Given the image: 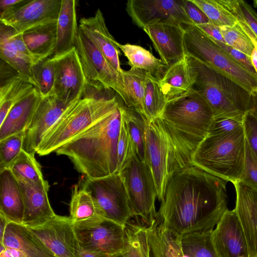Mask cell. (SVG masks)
<instances>
[{"label":"cell","mask_w":257,"mask_h":257,"mask_svg":"<svg viewBox=\"0 0 257 257\" xmlns=\"http://www.w3.org/2000/svg\"><path fill=\"white\" fill-rule=\"evenodd\" d=\"M253 257H257V255H256V256H253Z\"/></svg>","instance_id":"cell-57"},{"label":"cell","mask_w":257,"mask_h":257,"mask_svg":"<svg viewBox=\"0 0 257 257\" xmlns=\"http://www.w3.org/2000/svg\"><path fill=\"white\" fill-rule=\"evenodd\" d=\"M52 57L55 73L52 95L69 105L82 97L88 85L78 54L74 47Z\"/></svg>","instance_id":"cell-12"},{"label":"cell","mask_w":257,"mask_h":257,"mask_svg":"<svg viewBox=\"0 0 257 257\" xmlns=\"http://www.w3.org/2000/svg\"><path fill=\"white\" fill-rule=\"evenodd\" d=\"M244 114L213 118L208 135L226 134L243 126Z\"/></svg>","instance_id":"cell-43"},{"label":"cell","mask_w":257,"mask_h":257,"mask_svg":"<svg viewBox=\"0 0 257 257\" xmlns=\"http://www.w3.org/2000/svg\"><path fill=\"white\" fill-rule=\"evenodd\" d=\"M69 211V217L73 222L99 216L91 195L78 185H74L72 187Z\"/></svg>","instance_id":"cell-35"},{"label":"cell","mask_w":257,"mask_h":257,"mask_svg":"<svg viewBox=\"0 0 257 257\" xmlns=\"http://www.w3.org/2000/svg\"><path fill=\"white\" fill-rule=\"evenodd\" d=\"M211 237L218 257H249L244 231L234 210L224 212Z\"/></svg>","instance_id":"cell-15"},{"label":"cell","mask_w":257,"mask_h":257,"mask_svg":"<svg viewBox=\"0 0 257 257\" xmlns=\"http://www.w3.org/2000/svg\"><path fill=\"white\" fill-rule=\"evenodd\" d=\"M23 194L24 216L23 224L29 227L41 225L56 214L51 207L48 192V182L38 183L17 179Z\"/></svg>","instance_id":"cell-18"},{"label":"cell","mask_w":257,"mask_h":257,"mask_svg":"<svg viewBox=\"0 0 257 257\" xmlns=\"http://www.w3.org/2000/svg\"><path fill=\"white\" fill-rule=\"evenodd\" d=\"M243 127L246 140L257 156V118L249 111L244 114Z\"/></svg>","instance_id":"cell-45"},{"label":"cell","mask_w":257,"mask_h":257,"mask_svg":"<svg viewBox=\"0 0 257 257\" xmlns=\"http://www.w3.org/2000/svg\"><path fill=\"white\" fill-rule=\"evenodd\" d=\"M189 57L196 71L193 88L208 103L213 118L238 116L250 110L251 93L198 60Z\"/></svg>","instance_id":"cell-5"},{"label":"cell","mask_w":257,"mask_h":257,"mask_svg":"<svg viewBox=\"0 0 257 257\" xmlns=\"http://www.w3.org/2000/svg\"><path fill=\"white\" fill-rule=\"evenodd\" d=\"M196 26L212 40L225 43L221 33L219 27L211 23H207Z\"/></svg>","instance_id":"cell-48"},{"label":"cell","mask_w":257,"mask_h":257,"mask_svg":"<svg viewBox=\"0 0 257 257\" xmlns=\"http://www.w3.org/2000/svg\"><path fill=\"white\" fill-rule=\"evenodd\" d=\"M226 182L190 165L170 179L157 220L181 236L213 230L228 209Z\"/></svg>","instance_id":"cell-1"},{"label":"cell","mask_w":257,"mask_h":257,"mask_svg":"<svg viewBox=\"0 0 257 257\" xmlns=\"http://www.w3.org/2000/svg\"><path fill=\"white\" fill-rule=\"evenodd\" d=\"M79 29L122 77L120 49L106 27L101 11L98 9L93 16L80 19Z\"/></svg>","instance_id":"cell-19"},{"label":"cell","mask_w":257,"mask_h":257,"mask_svg":"<svg viewBox=\"0 0 257 257\" xmlns=\"http://www.w3.org/2000/svg\"><path fill=\"white\" fill-rule=\"evenodd\" d=\"M239 23L254 45V48L250 56V58L257 74V37L245 23L241 21H239Z\"/></svg>","instance_id":"cell-49"},{"label":"cell","mask_w":257,"mask_h":257,"mask_svg":"<svg viewBox=\"0 0 257 257\" xmlns=\"http://www.w3.org/2000/svg\"><path fill=\"white\" fill-rule=\"evenodd\" d=\"M76 2L75 0H62L57 21V41L53 56L63 54L75 47L79 32Z\"/></svg>","instance_id":"cell-25"},{"label":"cell","mask_w":257,"mask_h":257,"mask_svg":"<svg viewBox=\"0 0 257 257\" xmlns=\"http://www.w3.org/2000/svg\"><path fill=\"white\" fill-rule=\"evenodd\" d=\"M9 222L8 220L4 215L0 214V243L3 242L4 233Z\"/></svg>","instance_id":"cell-52"},{"label":"cell","mask_w":257,"mask_h":257,"mask_svg":"<svg viewBox=\"0 0 257 257\" xmlns=\"http://www.w3.org/2000/svg\"><path fill=\"white\" fill-rule=\"evenodd\" d=\"M212 231H196L180 236L184 256L218 257L212 241Z\"/></svg>","instance_id":"cell-32"},{"label":"cell","mask_w":257,"mask_h":257,"mask_svg":"<svg viewBox=\"0 0 257 257\" xmlns=\"http://www.w3.org/2000/svg\"><path fill=\"white\" fill-rule=\"evenodd\" d=\"M29 228L56 256H75L79 245L69 217L55 214L44 224Z\"/></svg>","instance_id":"cell-14"},{"label":"cell","mask_w":257,"mask_h":257,"mask_svg":"<svg viewBox=\"0 0 257 257\" xmlns=\"http://www.w3.org/2000/svg\"><path fill=\"white\" fill-rule=\"evenodd\" d=\"M69 105L53 95L43 97L25 131L23 150L35 155L44 134L58 120Z\"/></svg>","instance_id":"cell-16"},{"label":"cell","mask_w":257,"mask_h":257,"mask_svg":"<svg viewBox=\"0 0 257 257\" xmlns=\"http://www.w3.org/2000/svg\"><path fill=\"white\" fill-rule=\"evenodd\" d=\"M32 84L43 97L52 95L55 73L52 57L40 60L32 69Z\"/></svg>","instance_id":"cell-37"},{"label":"cell","mask_w":257,"mask_h":257,"mask_svg":"<svg viewBox=\"0 0 257 257\" xmlns=\"http://www.w3.org/2000/svg\"><path fill=\"white\" fill-rule=\"evenodd\" d=\"M74 232L82 249L103 257L122 253L125 245V226L99 216L73 222Z\"/></svg>","instance_id":"cell-9"},{"label":"cell","mask_w":257,"mask_h":257,"mask_svg":"<svg viewBox=\"0 0 257 257\" xmlns=\"http://www.w3.org/2000/svg\"><path fill=\"white\" fill-rule=\"evenodd\" d=\"M167 103L159 80L147 72L144 100L145 120L151 121L160 116Z\"/></svg>","instance_id":"cell-33"},{"label":"cell","mask_w":257,"mask_h":257,"mask_svg":"<svg viewBox=\"0 0 257 257\" xmlns=\"http://www.w3.org/2000/svg\"><path fill=\"white\" fill-rule=\"evenodd\" d=\"M17 179H25L38 183L46 181L41 171V166L34 155L22 150L18 157L10 166Z\"/></svg>","instance_id":"cell-36"},{"label":"cell","mask_w":257,"mask_h":257,"mask_svg":"<svg viewBox=\"0 0 257 257\" xmlns=\"http://www.w3.org/2000/svg\"><path fill=\"white\" fill-rule=\"evenodd\" d=\"M237 20L245 23L257 37V13L242 0H218Z\"/></svg>","instance_id":"cell-40"},{"label":"cell","mask_w":257,"mask_h":257,"mask_svg":"<svg viewBox=\"0 0 257 257\" xmlns=\"http://www.w3.org/2000/svg\"><path fill=\"white\" fill-rule=\"evenodd\" d=\"M42 98L38 89L34 87L11 108L0 125V141L27 129Z\"/></svg>","instance_id":"cell-23"},{"label":"cell","mask_w":257,"mask_h":257,"mask_svg":"<svg viewBox=\"0 0 257 257\" xmlns=\"http://www.w3.org/2000/svg\"><path fill=\"white\" fill-rule=\"evenodd\" d=\"M21 251L25 257H57L28 226L9 222L2 243Z\"/></svg>","instance_id":"cell-21"},{"label":"cell","mask_w":257,"mask_h":257,"mask_svg":"<svg viewBox=\"0 0 257 257\" xmlns=\"http://www.w3.org/2000/svg\"><path fill=\"white\" fill-rule=\"evenodd\" d=\"M240 182L257 192V156L246 140L244 169Z\"/></svg>","instance_id":"cell-44"},{"label":"cell","mask_w":257,"mask_h":257,"mask_svg":"<svg viewBox=\"0 0 257 257\" xmlns=\"http://www.w3.org/2000/svg\"><path fill=\"white\" fill-rule=\"evenodd\" d=\"M26 0H1L0 1L1 15L5 14L20 5Z\"/></svg>","instance_id":"cell-50"},{"label":"cell","mask_w":257,"mask_h":257,"mask_svg":"<svg viewBox=\"0 0 257 257\" xmlns=\"http://www.w3.org/2000/svg\"><path fill=\"white\" fill-rule=\"evenodd\" d=\"M61 3L62 0H26L1 15V23L23 33L38 25L57 21Z\"/></svg>","instance_id":"cell-13"},{"label":"cell","mask_w":257,"mask_h":257,"mask_svg":"<svg viewBox=\"0 0 257 257\" xmlns=\"http://www.w3.org/2000/svg\"><path fill=\"white\" fill-rule=\"evenodd\" d=\"M115 257H124V256L122 255V254H121L116 256Z\"/></svg>","instance_id":"cell-56"},{"label":"cell","mask_w":257,"mask_h":257,"mask_svg":"<svg viewBox=\"0 0 257 257\" xmlns=\"http://www.w3.org/2000/svg\"><path fill=\"white\" fill-rule=\"evenodd\" d=\"M147 72L131 68L122 74L123 88L127 99L125 105L132 108L144 118V100Z\"/></svg>","instance_id":"cell-30"},{"label":"cell","mask_w":257,"mask_h":257,"mask_svg":"<svg viewBox=\"0 0 257 257\" xmlns=\"http://www.w3.org/2000/svg\"><path fill=\"white\" fill-rule=\"evenodd\" d=\"M245 151L242 126L228 134L207 135L196 150L192 165L233 184L242 178Z\"/></svg>","instance_id":"cell-4"},{"label":"cell","mask_w":257,"mask_h":257,"mask_svg":"<svg viewBox=\"0 0 257 257\" xmlns=\"http://www.w3.org/2000/svg\"><path fill=\"white\" fill-rule=\"evenodd\" d=\"M148 228L151 257H185L179 235L163 227L156 218Z\"/></svg>","instance_id":"cell-27"},{"label":"cell","mask_w":257,"mask_h":257,"mask_svg":"<svg viewBox=\"0 0 257 257\" xmlns=\"http://www.w3.org/2000/svg\"><path fill=\"white\" fill-rule=\"evenodd\" d=\"M23 38L29 51L39 60L52 57L57 41V21L32 28L23 33Z\"/></svg>","instance_id":"cell-26"},{"label":"cell","mask_w":257,"mask_h":257,"mask_svg":"<svg viewBox=\"0 0 257 257\" xmlns=\"http://www.w3.org/2000/svg\"><path fill=\"white\" fill-rule=\"evenodd\" d=\"M206 15L210 23L218 27L235 25L236 18L218 0H191Z\"/></svg>","instance_id":"cell-38"},{"label":"cell","mask_w":257,"mask_h":257,"mask_svg":"<svg viewBox=\"0 0 257 257\" xmlns=\"http://www.w3.org/2000/svg\"><path fill=\"white\" fill-rule=\"evenodd\" d=\"M185 9L187 15L195 25L210 23L203 12L191 0H184Z\"/></svg>","instance_id":"cell-47"},{"label":"cell","mask_w":257,"mask_h":257,"mask_svg":"<svg viewBox=\"0 0 257 257\" xmlns=\"http://www.w3.org/2000/svg\"><path fill=\"white\" fill-rule=\"evenodd\" d=\"M195 80V70L187 55L181 60L169 65L159 82L168 102L189 91Z\"/></svg>","instance_id":"cell-24"},{"label":"cell","mask_w":257,"mask_h":257,"mask_svg":"<svg viewBox=\"0 0 257 257\" xmlns=\"http://www.w3.org/2000/svg\"><path fill=\"white\" fill-rule=\"evenodd\" d=\"M0 257H25L23 253L15 248L6 247L1 244Z\"/></svg>","instance_id":"cell-51"},{"label":"cell","mask_w":257,"mask_h":257,"mask_svg":"<svg viewBox=\"0 0 257 257\" xmlns=\"http://www.w3.org/2000/svg\"><path fill=\"white\" fill-rule=\"evenodd\" d=\"M253 3H254V6L255 7H257V1H253Z\"/></svg>","instance_id":"cell-55"},{"label":"cell","mask_w":257,"mask_h":257,"mask_svg":"<svg viewBox=\"0 0 257 257\" xmlns=\"http://www.w3.org/2000/svg\"><path fill=\"white\" fill-rule=\"evenodd\" d=\"M75 257H103L99 254L88 251L79 247L76 252Z\"/></svg>","instance_id":"cell-53"},{"label":"cell","mask_w":257,"mask_h":257,"mask_svg":"<svg viewBox=\"0 0 257 257\" xmlns=\"http://www.w3.org/2000/svg\"><path fill=\"white\" fill-rule=\"evenodd\" d=\"M117 46L128 60L131 68L145 70L160 80L169 67L161 59L155 57L144 48L135 44H120Z\"/></svg>","instance_id":"cell-28"},{"label":"cell","mask_w":257,"mask_h":257,"mask_svg":"<svg viewBox=\"0 0 257 257\" xmlns=\"http://www.w3.org/2000/svg\"><path fill=\"white\" fill-rule=\"evenodd\" d=\"M118 173L123 180L134 217L139 218L145 225H151L157 214V194L148 164L136 155Z\"/></svg>","instance_id":"cell-8"},{"label":"cell","mask_w":257,"mask_h":257,"mask_svg":"<svg viewBox=\"0 0 257 257\" xmlns=\"http://www.w3.org/2000/svg\"><path fill=\"white\" fill-rule=\"evenodd\" d=\"M212 41L216 43L232 58L244 66L251 75L257 79L256 72L252 64L250 57L247 56L225 43L214 40Z\"/></svg>","instance_id":"cell-46"},{"label":"cell","mask_w":257,"mask_h":257,"mask_svg":"<svg viewBox=\"0 0 257 257\" xmlns=\"http://www.w3.org/2000/svg\"><path fill=\"white\" fill-rule=\"evenodd\" d=\"M236 192L234 210L243 228L249 257L257 255V192L240 182L233 184Z\"/></svg>","instance_id":"cell-20"},{"label":"cell","mask_w":257,"mask_h":257,"mask_svg":"<svg viewBox=\"0 0 257 257\" xmlns=\"http://www.w3.org/2000/svg\"><path fill=\"white\" fill-rule=\"evenodd\" d=\"M121 98L116 96L87 95L70 103L55 124L44 134L37 152L39 156L55 152L114 110Z\"/></svg>","instance_id":"cell-3"},{"label":"cell","mask_w":257,"mask_h":257,"mask_svg":"<svg viewBox=\"0 0 257 257\" xmlns=\"http://www.w3.org/2000/svg\"><path fill=\"white\" fill-rule=\"evenodd\" d=\"M125 9L142 29L157 23L194 25L186 14L184 0H128Z\"/></svg>","instance_id":"cell-11"},{"label":"cell","mask_w":257,"mask_h":257,"mask_svg":"<svg viewBox=\"0 0 257 257\" xmlns=\"http://www.w3.org/2000/svg\"><path fill=\"white\" fill-rule=\"evenodd\" d=\"M186 55L236 83L250 93L257 89V79L231 58L195 25H181Z\"/></svg>","instance_id":"cell-6"},{"label":"cell","mask_w":257,"mask_h":257,"mask_svg":"<svg viewBox=\"0 0 257 257\" xmlns=\"http://www.w3.org/2000/svg\"><path fill=\"white\" fill-rule=\"evenodd\" d=\"M124 104L121 99L111 112L55 153L68 157L87 178H99L117 172V144Z\"/></svg>","instance_id":"cell-2"},{"label":"cell","mask_w":257,"mask_h":257,"mask_svg":"<svg viewBox=\"0 0 257 257\" xmlns=\"http://www.w3.org/2000/svg\"><path fill=\"white\" fill-rule=\"evenodd\" d=\"M225 44L250 57L254 45L238 22L231 27H219Z\"/></svg>","instance_id":"cell-39"},{"label":"cell","mask_w":257,"mask_h":257,"mask_svg":"<svg viewBox=\"0 0 257 257\" xmlns=\"http://www.w3.org/2000/svg\"><path fill=\"white\" fill-rule=\"evenodd\" d=\"M136 155H137L122 117L117 144V172L121 170Z\"/></svg>","instance_id":"cell-42"},{"label":"cell","mask_w":257,"mask_h":257,"mask_svg":"<svg viewBox=\"0 0 257 257\" xmlns=\"http://www.w3.org/2000/svg\"><path fill=\"white\" fill-rule=\"evenodd\" d=\"M79 186L91 195L99 216L123 226L134 217L118 172L99 178L85 177Z\"/></svg>","instance_id":"cell-7"},{"label":"cell","mask_w":257,"mask_h":257,"mask_svg":"<svg viewBox=\"0 0 257 257\" xmlns=\"http://www.w3.org/2000/svg\"><path fill=\"white\" fill-rule=\"evenodd\" d=\"M122 117L136 155L140 160L145 161V120L134 109L125 105L122 110Z\"/></svg>","instance_id":"cell-34"},{"label":"cell","mask_w":257,"mask_h":257,"mask_svg":"<svg viewBox=\"0 0 257 257\" xmlns=\"http://www.w3.org/2000/svg\"><path fill=\"white\" fill-rule=\"evenodd\" d=\"M0 172V214L9 222L23 224L24 203L19 182L10 168Z\"/></svg>","instance_id":"cell-22"},{"label":"cell","mask_w":257,"mask_h":257,"mask_svg":"<svg viewBox=\"0 0 257 257\" xmlns=\"http://www.w3.org/2000/svg\"><path fill=\"white\" fill-rule=\"evenodd\" d=\"M160 55L161 60L170 65L184 58V30L181 26L157 23L143 29Z\"/></svg>","instance_id":"cell-17"},{"label":"cell","mask_w":257,"mask_h":257,"mask_svg":"<svg viewBox=\"0 0 257 257\" xmlns=\"http://www.w3.org/2000/svg\"><path fill=\"white\" fill-rule=\"evenodd\" d=\"M25 131L12 135L0 141V167L8 168L23 150Z\"/></svg>","instance_id":"cell-41"},{"label":"cell","mask_w":257,"mask_h":257,"mask_svg":"<svg viewBox=\"0 0 257 257\" xmlns=\"http://www.w3.org/2000/svg\"><path fill=\"white\" fill-rule=\"evenodd\" d=\"M75 48L88 85L99 90H114L126 105L122 77L79 29Z\"/></svg>","instance_id":"cell-10"},{"label":"cell","mask_w":257,"mask_h":257,"mask_svg":"<svg viewBox=\"0 0 257 257\" xmlns=\"http://www.w3.org/2000/svg\"><path fill=\"white\" fill-rule=\"evenodd\" d=\"M252 106L250 111L257 118V89L251 93Z\"/></svg>","instance_id":"cell-54"},{"label":"cell","mask_w":257,"mask_h":257,"mask_svg":"<svg viewBox=\"0 0 257 257\" xmlns=\"http://www.w3.org/2000/svg\"><path fill=\"white\" fill-rule=\"evenodd\" d=\"M122 254L124 257H151L147 226L131 220L126 224Z\"/></svg>","instance_id":"cell-31"},{"label":"cell","mask_w":257,"mask_h":257,"mask_svg":"<svg viewBox=\"0 0 257 257\" xmlns=\"http://www.w3.org/2000/svg\"><path fill=\"white\" fill-rule=\"evenodd\" d=\"M34 86L18 73L13 75L0 87V125L11 108L31 91Z\"/></svg>","instance_id":"cell-29"}]
</instances>
